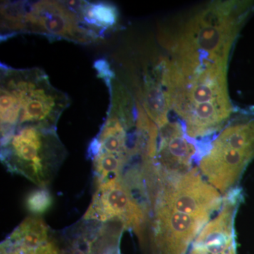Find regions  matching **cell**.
Wrapping results in <instances>:
<instances>
[{"label": "cell", "mask_w": 254, "mask_h": 254, "mask_svg": "<svg viewBox=\"0 0 254 254\" xmlns=\"http://www.w3.org/2000/svg\"><path fill=\"white\" fill-rule=\"evenodd\" d=\"M163 78L170 109L179 115L187 136L193 141L220 131L233 113L227 64L166 58Z\"/></svg>", "instance_id": "6da1fadb"}, {"label": "cell", "mask_w": 254, "mask_h": 254, "mask_svg": "<svg viewBox=\"0 0 254 254\" xmlns=\"http://www.w3.org/2000/svg\"><path fill=\"white\" fill-rule=\"evenodd\" d=\"M254 11L252 1L210 3L162 28L159 41L174 59L227 64L230 50Z\"/></svg>", "instance_id": "7a4b0ae2"}, {"label": "cell", "mask_w": 254, "mask_h": 254, "mask_svg": "<svg viewBox=\"0 0 254 254\" xmlns=\"http://www.w3.org/2000/svg\"><path fill=\"white\" fill-rule=\"evenodd\" d=\"M70 102L41 68H14L1 64V138L21 127L56 128Z\"/></svg>", "instance_id": "3957f363"}, {"label": "cell", "mask_w": 254, "mask_h": 254, "mask_svg": "<svg viewBox=\"0 0 254 254\" xmlns=\"http://www.w3.org/2000/svg\"><path fill=\"white\" fill-rule=\"evenodd\" d=\"M0 9L1 39L32 33L82 45L102 41L84 22L78 1H3Z\"/></svg>", "instance_id": "277c9868"}, {"label": "cell", "mask_w": 254, "mask_h": 254, "mask_svg": "<svg viewBox=\"0 0 254 254\" xmlns=\"http://www.w3.org/2000/svg\"><path fill=\"white\" fill-rule=\"evenodd\" d=\"M66 156L56 128L24 126L1 138V160L11 173L46 187Z\"/></svg>", "instance_id": "5b68a950"}, {"label": "cell", "mask_w": 254, "mask_h": 254, "mask_svg": "<svg viewBox=\"0 0 254 254\" xmlns=\"http://www.w3.org/2000/svg\"><path fill=\"white\" fill-rule=\"evenodd\" d=\"M201 175L221 193L235 188L254 160V117L222 129L199 156Z\"/></svg>", "instance_id": "8992f818"}, {"label": "cell", "mask_w": 254, "mask_h": 254, "mask_svg": "<svg viewBox=\"0 0 254 254\" xmlns=\"http://www.w3.org/2000/svg\"><path fill=\"white\" fill-rule=\"evenodd\" d=\"M212 186L198 168L173 177L157 179L150 203L210 220L221 208L223 197Z\"/></svg>", "instance_id": "52a82bcc"}, {"label": "cell", "mask_w": 254, "mask_h": 254, "mask_svg": "<svg viewBox=\"0 0 254 254\" xmlns=\"http://www.w3.org/2000/svg\"><path fill=\"white\" fill-rule=\"evenodd\" d=\"M148 210L136 200L131 189L121 180L97 187L84 220L120 224L135 232L141 242Z\"/></svg>", "instance_id": "ba28073f"}, {"label": "cell", "mask_w": 254, "mask_h": 254, "mask_svg": "<svg viewBox=\"0 0 254 254\" xmlns=\"http://www.w3.org/2000/svg\"><path fill=\"white\" fill-rule=\"evenodd\" d=\"M152 233L153 254H186L210 220L154 204Z\"/></svg>", "instance_id": "9c48e42d"}, {"label": "cell", "mask_w": 254, "mask_h": 254, "mask_svg": "<svg viewBox=\"0 0 254 254\" xmlns=\"http://www.w3.org/2000/svg\"><path fill=\"white\" fill-rule=\"evenodd\" d=\"M187 136L182 124L168 122L158 128L153 169L159 176H180L191 169L197 150L195 141Z\"/></svg>", "instance_id": "30bf717a"}, {"label": "cell", "mask_w": 254, "mask_h": 254, "mask_svg": "<svg viewBox=\"0 0 254 254\" xmlns=\"http://www.w3.org/2000/svg\"><path fill=\"white\" fill-rule=\"evenodd\" d=\"M79 9L87 26L101 41L120 26V14L113 3L79 1Z\"/></svg>", "instance_id": "8fae6325"}, {"label": "cell", "mask_w": 254, "mask_h": 254, "mask_svg": "<svg viewBox=\"0 0 254 254\" xmlns=\"http://www.w3.org/2000/svg\"><path fill=\"white\" fill-rule=\"evenodd\" d=\"M48 227L41 219L25 220L6 240L28 249H36L49 241Z\"/></svg>", "instance_id": "7c38bea8"}, {"label": "cell", "mask_w": 254, "mask_h": 254, "mask_svg": "<svg viewBox=\"0 0 254 254\" xmlns=\"http://www.w3.org/2000/svg\"><path fill=\"white\" fill-rule=\"evenodd\" d=\"M53 203V198L48 190L41 189L31 192L26 199V206L32 213L43 214Z\"/></svg>", "instance_id": "4fadbf2b"}]
</instances>
